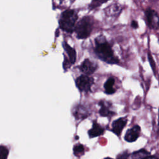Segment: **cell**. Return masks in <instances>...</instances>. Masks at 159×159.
I'll return each instance as SVG.
<instances>
[{"instance_id": "cell-1", "label": "cell", "mask_w": 159, "mask_h": 159, "mask_svg": "<svg viewBox=\"0 0 159 159\" xmlns=\"http://www.w3.org/2000/svg\"><path fill=\"white\" fill-rule=\"evenodd\" d=\"M94 52L102 61L109 64H117L119 59L114 55L111 45L103 35L98 36L95 39Z\"/></svg>"}, {"instance_id": "cell-2", "label": "cell", "mask_w": 159, "mask_h": 159, "mask_svg": "<svg viewBox=\"0 0 159 159\" xmlns=\"http://www.w3.org/2000/svg\"><path fill=\"white\" fill-rule=\"evenodd\" d=\"M78 15L73 9H66L63 11L59 19L60 28L68 33L73 32L76 27Z\"/></svg>"}, {"instance_id": "cell-3", "label": "cell", "mask_w": 159, "mask_h": 159, "mask_svg": "<svg viewBox=\"0 0 159 159\" xmlns=\"http://www.w3.org/2000/svg\"><path fill=\"white\" fill-rule=\"evenodd\" d=\"M93 22L89 16L82 17L76 24L75 27V33L76 37L79 39H84L90 36L93 30Z\"/></svg>"}, {"instance_id": "cell-4", "label": "cell", "mask_w": 159, "mask_h": 159, "mask_svg": "<svg viewBox=\"0 0 159 159\" xmlns=\"http://www.w3.org/2000/svg\"><path fill=\"white\" fill-rule=\"evenodd\" d=\"M76 86L80 91L89 92L94 83V80L88 75H82L75 80Z\"/></svg>"}, {"instance_id": "cell-5", "label": "cell", "mask_w": 159, "mask_h": 159, "mask_svg": "<svg viewBox=\"0 0 159 159\" xmlns=\"http://www.w3.org/2000/svg\"><path fill=\"white\" fill-rule=\"evenodd\" d=\"M147 23L150 29L157 30L159 27V16L158 13L151 8H147L145 11Z\"/></svg>"}, {"instance_id": "cell-6", "label": "cell", "mask_w": 159, "mask_h": 159, "mask_svg": "<svg viewBox=\"0 0 159 159\" xmlns=\"http://www.w3.org/2000/svg\"><path fill=\"white\" fill-rule=\"evenodd\" d=\"M127 123V117H120L113 121L112 123L111 131L114 133L118 137H120L122 130L125 127Z\"/></svg>"}, {"instance_id": "cell-7", "label": "cell", "mask_w": 159, "mask_h": 159, "mask_svg": "<svg viewBox=\"0 0 159 159\" xmlns=\"http://www.w3.org/2000/svg\"><path fill=\"white\" fill-rule=\"evenodd\" d=\"M141 129L138 125H135L128 129L124 135V140L127 142H134L137 140L140 134Z\"/></svg>"}, {"instance_id": "cell-8", "label": "cell", "mask_w": 159, "mask_h": 159, "mask_svg": "<svg viewBox=\"0 0 159 159\" xmlns=\"http://www.w3.org/2000/svg\"><path fill=\"white\" fill-rule=\"evenodd\" d=\"M98 68L96 63L93 62L89 59H85L80 66V70L85 75L93 74Z\"/></svg>"}, {"instance_id": "cell-9", "label": "cell", "mask_w": 159, "mask_h": 159, "mask_svg": "<svg viewBox=\"0 0 159 159\" xmlns=\"http://www.w3.org/2000/svg\"><path fill=\"white\" fill-rule=\"evenodd\" d=\"M73 113L76 119H85L90 114L89 110L85 106L81 104H78V106H75V107H74Z\"/></svg>"}, {"instance_id": "cell-10", "label": "cell", "mask_w": 159, "mask_h": 159, "mask_svg": "<svg viewBox=\"0 0 159 159\" xmlns=\"http://www.w3.org/2000/svg\"><path fill=\"white\" fill-rule=\"evenodd\" d=\"M101 108L99 111V113L101 116L102 117H112L116 114V112L111 109V103L106 101H100L99 102Z\"/></svg>"}, {"instance_id": "cell-11", "label": "cell", "mask_w": 159, "mask_h": 159, "mask_svg": "<svg viewBox=\"0 0 159 159\" xmlns=\"http://www.w3.org/2000/svg\"><path fill=\"white\" fill-rule=\"evenodd\" d=\"M104 129L96 120L93 122L92 128L88 130V135L90 138H94L100 136L104 134Z\"/></svg>"}, {"instance_id": "cell-12", "label": "cell", "mask_w": 159, "mask_h": 159, "mask_svg": "<svg viewBox=\"0 0 159 159\" xmlns=\"http://www.w3.org/2000/svg\"><path fill=\"white\" fill-rule=\"evenodd\" d=\"M62 45L68 56V60L71 65L74 64L76 60V52L75 49L71 47L70 45H68V43L65 41L63 42Z\"/></svg>"}, {"instance_id": "cell-13", "label": "cell", "mask_w": 159, "mask_h": 159, "mask_svg": "<svg viewBox=\"0 0 159 159\" xmlns=\"http://www.w3.org/2000/svg\"><path fill=\"white\" fill-rule=\"evenodd\" d=\"M115 84V79L112 77L109 78L105 82L104 84V88L105 93L107 94H114L116 89L114 87Z\"/></svg>"}, {"instance_id": "cell-14", "label": "cell", "mask_w": 159, "mask_h": 159, "mask_svg": "<svg viewBox=\"0 0 159 159\" xmlns=\"http://www.w3.org/2000/svg\"><path fill=\"white\" fill-rule=\"evenodd\" d=\"M150 155V153L149 152L144 148H142L133 152L131 154V158L132 159H142Z\"/></svg>"}, {"instance_id": "cell-15", "label": "cell", "mask_w": 159, "mask_h": 159, "mask_svg": "<svg viewBox=\"0 0 159 159\" xmlns=\"http://www.w3.org/2000/svg\"><path fill=\"white\" fill-rule=\"evenodd\" d=\"M73 151V154L76 157H80L84 153V147L82 144L78 143L74 145Z\"/></svg>"}, {"instance_id": "cell-16", "label": "cell", "mask_w": 159, "mask_h": 159, "mask_svg": "<svg viewBox=\"0 0 159 159\" xmlns=\"http://www.w3.org/2000/svg\"><path fill=\"white\" fill-rule=\"evenodd\" d=\"M109 0H91V2L89 5V9L90 10L95 9L101 6L102 4L107 2Z\"/></svg>"}, {"instance_id": "cell-17", "label": "cell", "mask_w": 159, "mask_h": 159, "mask_svg": "<svg viewBox=\"0 0 159 159\" xmlns=\"http://www.w3.org/2000/svg\"><path fill=\"white\" fill-rule=\"evenodd\" d=\"M9 155V149L2 145L0 147V159H7Z\"/></svg>"}, {"instance_id": "cell-18", "label": "cell", "mask_w": 159, "mask_h": 159, "mask_svg": "<svg viewBox=\"0 0 159 159\" xmlns=\"http://www.w3.org/2000/svg\"><path fill=\"white\" fill-rule=\"evenodd\" d=\"M148 61H149V63L151 66V68L154 73V74H155V72H156V66H155V61L153 58V57L152 56V55L148 53Z\"/></svg>"}, {"instance_id": "cell-19", "label": "cell", "mask_w": 159, "mask_h": 159, "mask_svg": "<svg viewBox=\"0 0 159 159\" xmlns=\"http://www.w3.org/2000/svg\"><path fill=\"white\" fill-rule=\"evenodd\" d=\"M129 155L130 154L127 151H124L117 156L116 159H127L129 157Z\"/></svg>"}, {"instance_id": "cell-20", "label": "cell", "mask_w": 159, "mask_h": 159, "mask_svg": "<svg viewBox=\"0 0 159 159\" xmlns=\"http://www.w3.org/2000/svg\"><path fill=\"white\" fill-rule=\"evenodd\" d=\"M131 26L132 28L134 29H137L139 27V25H138V23L136 20H132V22H131Z\"/></svg>"}, {"instance_id": "cell-21", "label": "cell", "mask_w": 159, "mask_h": 159, "mask_svg": "<svg viewBox=\"0 0 159 159\" xmlns=\"http://www.w3.org/2000/svg\"><path fill=\"white\" fill-rule=\"evenodd\" d=\"M142 159H159L158 157H157V156H155V155H148Z\"/></svg>"}, {"instance_id": "cell-22", "label": "cell", "mask_w": 159, "mask_h": 159, "mask_svg": "<svg viewBox=\"0 0 159 159\" xmlns=\"http://www.w3.org/2000/svg\"><path fill=\"white\" fill-rule=\"evenodd\" d=\"M104 159H113V158H111V157H106V158H104Z\"/></svg>"}, {"instance_id": "cell-23", "label": "cell", "mask_w": 159, "mask_h": 159, "mask_svg": "<svg viewBox=\"0 0 159 159\" xmlns=\"http://www.w3.org/2000/svg\"><path fill=\"white\" fill-rule=\"evenodd\" d=\"M64 0H59V1H60V3H61Z\"/></svg>"}, {"instance_id": "cell-24", "label": "cell", "mask_w": 159, "mask_h": 159, "mask_svg": "<svg viewBox=\"0 0 159 159\" xmlns=\"http://www.w3.org/2000/svg\"><path fill=\"white\" fill-rule=\"evenodd\" d=\"M158 125H159V111H158Z\"/></svg>"}]
</instances>
